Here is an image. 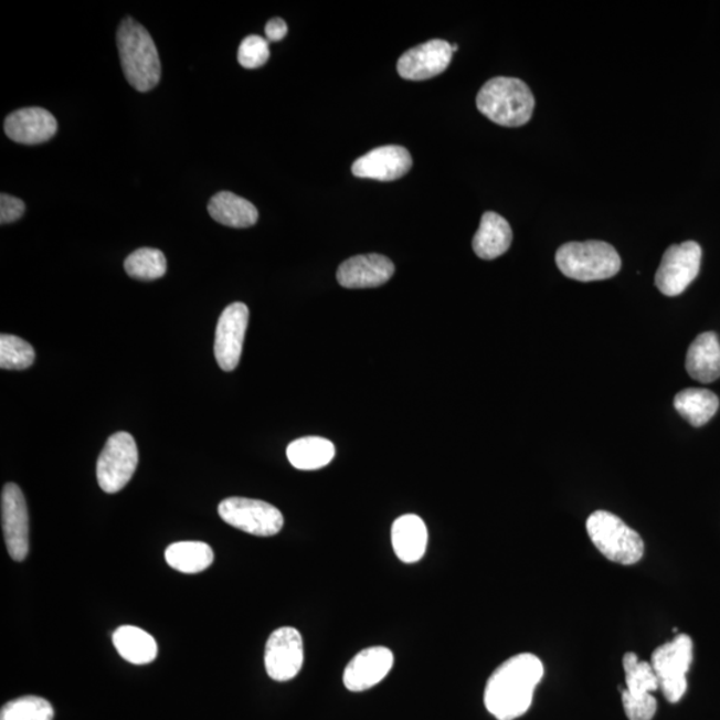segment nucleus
I'll list each match as a JSON object with an SVG mask.
<instances>
[{"instance_id":"f3484780","label":"nucleus","mask_w":720,"mask_h":720,"mask_svg":"<svg viewBox=\"0 0 720 720\" xmlns=\"http://www.w3.org/2000/svg\"><path fill=\"white\" fill-rule=\"evenodd\" d=\"M4 131L18 144L41 145L54 137L57 121L54 115L44 108H22L6 118Z\"/></svg>"},{"instance_id":"2eb2a0df","label":"nucleus","mask_w":720,"mask_h":720,"mask_svg":"<svg viewBox=\"0 0 720 720\" xmlns=\"http://www.w3.org/2000/svg\"><path fill=\"white\" fill-rule=\"evenodd\" d=\"M413 167V158L402 146H383L372 150L352 165V173L358 178L382 180L400 179Z\"/></svg>"},{"instance_id":"2f4dec72","label":"nucleus","mask_w":720,"mask_h":720,"mask_svg":"<svg viewBox=\"0 0 720 720\" xmlns=\"http://www.w3.org/2000/svg\"><path fill=\"white\" fill-rule=\"evenodd\" d=\"M25 211V204L21 199L2 194L0 197V222L8 224L21 220Z\"/></svg>"},{"instance_id":"9b49d317","label":"nucleus","mask_w":720,"mask_h":720,"mask_svg":"<svg viewBox=\"0 0 720 720\" xmlns=\"http://www.w3.org/2000/svg\"><path fill=\"white\" fill-rule=\"evenodd\" d=\"M248 318V307L236 301L224 308L218 321L214 352L223 371H234L241 362Z\"/></svg>"},{"instance_id":"393cba45","label":"nucleus","mask_w":720,"mask_h":720,"mask_svg":"<svg viewBox=\"0 0 720 720\" xmlns=\"http://www.w3.org/2000/svg\"><path fill=\"white\" fill-rule=\"evenodd\" d=\"M170 568L183 574H199L214 562V551L204 542L172 543L165 552Z\"/></svg>"},{"instance_id":"f257e3e1","label":"nucleus","mask_w":720,"mask_h":720,"mask_svg":"<svg viewBox=\"0 0 720 720\" xmlns=\"http://www.w3.org/2000/svg\"><path fill=\"white\" fill-rule=\"evenodd\" d=\"M543 675V664L533 654H519L507 659L487 680L486 709L498 720L525 716Z\"/></svg>"},{"instance_id":"a211bd4d","label":"nucleus","mask_w":720,"mask_h":720,"mask_svg":"<svg viewBox=\"0 0 720 720\" xmlns=\"http://www.w3.org/2000/svg\"><path fill=\"white\" fill-rule=\"evenodd\" d=\"M391 542L395 555L402 562L409 564L420 562L427 550V526L415 513L400 517L392 525Z\"/></svg>"},{"instance_id":"473e14b6","label":"nucleus","mask_w":720,"mask_h":720,"mask_svg":"<svg viewBox=\"0 0 720 720\" xmlns=\"http://www.w3.org/2000/svg\"><path fill=\"white\" fill-rule=\"evenodd\" d=\"M287 24L280 18H274L266 24V36L268 41L279 42L287 35Z\"/></svg>"},{"instance_id":"4468645a","label":"nucleus","mask_w":720,"mask_h":720,"mask_svg":"<svg viewBox=\"0 0 720 720\" xmlns=\"http://www.w3.org/2000/svg\"><path fill=\"white\" fill-rule=\"evenodd\" d=\"M453 46L434 40L410 49L398 61V74L407 81H426L440 75L453 60Z\"/></svg>"},{"instance_id":"bb28decb","label":"nucleus","mask_w":720,"mask_h":720,"mask_svg":"<svg viewBox=\"0 0 720 720\" xmlns=\"http://www.w3.org/2000/svg\"><path fill=\"white\" fill-rule=\"evenodd\" d=\"M125 268L134 279L156 280L165 276L167 261L162 251L145 247L134 251L131 255L127 256Z\"/></svg>"},{"instance_id":"20e7f679","label":"nucleus","mask_w":720,"mask_h":720,"mask_svg":"<svg viewBox=\"0 0 720 720\" xmlns=\"http://www.w3.org/2000/svg\"><path fill=\"white\" fill-rule=\"evenodd\" d=\"M555 261L564 276L580 282L613 278L622 267L618 251L602 241L565 243L558 248Z\"/></svg>"},{"instance_id":"c85d7f7f","label":"nucleus","mask_w":720,"mask_h":720,"mask_svg":"<svg viewBox=\"0 0 720 720\" xmlns=\"http://www.w3.org/2000/svg\"><path fill=\"white\" fill-rule=\"evenodd\" d=\"M35 362V350L25 340L2 333L0 337V368L3 370H25Z\"/></svg>"},{"instance_id":"6ab92c4d","label":"nucleus","mask_w":720,"mask_h":720,"mask_svg":"<svg viewBox=\"0 0 720 720\" xmlns=\"http://www.w3.org/2000/svg\"><path fill=\"white\" fill-rule=\"evenodd\" d=\"M686 370L700 383H712L720 378V342L716 332L700 333L686 357Z\"/></svg>"},{"instance_id":"ddd939ff","label":"nucleus","mask_w":720,"mask_h":720,"mask_svg":"<svg viewBox=\"0 0 720 720\" xmlns=\"http://www.w3.org/2000/svg\"><path fill=\"white\" fill-rule=\"evenodd\" d=\"M394 666V654L388 647L364 648L350 660L343 673L347 690L362 692L372 689L388 677Z\"/></svg>"},{"instance_id":"b1692460","label":"nucleus","mask_w":720,"mask_h":720,"mask_svg":"<svg viewBox=\"0 0 720 720\" xmlns=\"http://www.w3.org/2000/svg\"><path fill=\"white\" fill-rule=\"evenodd\" d=\"M674 407L693 427L709 423L719 409V398L706 389H686L674 398Z\"/></svg>"},{"instance_id":"0eeeda50","label":"nucleus","mask_w":720,"mask_h":720,"mask_svg":"<svg viewBox=\"0 0 720 720\" xmlns=\"http://www.w3.org/2000/svg\"><path fill=\"white\" fill-rule=\"evenodd\" d=\"M138 462L137 442L133 436L124 431L112 435L96 465V478L102 490L107 494L124 490L137 472Z\"/></svg>"},{"instance_id":"4be33fe9","label":"nucleus","mask_w":720,"mask_h":720,"mask_svg":"<svg viewBox=\"0 0 720 720\" xmlns=\"http://www.w3.org/2000/svg\"><path fill=\"white\" fill-rule=\"evenodd\" d=\"M113 642L120 657L133 665H149L158 657L157 640L139 627H119L113 635Z\"/></svg>"},{"instance_id":"cd10ccee","label":"nucleus","mask_w":720,"mask_h":720,"mask_svg":"<svg viewBox=\"0 0 720 720\" xmlns=\"http://www.w3.org/2000/svg\"><path fill=\"white\" fill-rule=\"evenodd\" d=\"M54 709L49 700L41 697H22L6 703L0 711V720H53Z\"/></svg>"},{"instance_id":"dca6fc26","label":"nucleus","mask_w":720,"mask_h":720,"mask_svg":"<svg viewBox=\"0 0 720 720\" xmlns=\"http://www.w3.org/2000/svg\"><path fill=\"white\" fill-rule=\"evenodd\" d=\"M394 273V263L388 256L358 255L339 266L337 279L346 288H372L388 283Z\"/></svg>"},{"instance_id":"9d476101","label":"nucleus","mask_w":720,"mask_h":720,"mask_svg":"<svg viewBox=\"0 0 720 720\" xmlns=\"http://www.w3.org/2000/svg\"><path fill=\"white\" fill-rule=\"evenodd\" d=\"M305 661L304 639L297 628L280 627L266 643L265 666L268 677L276 681L292 680Z\"/></svg>"},{"instance_id":"412c9836","label":"nucleus","mask_w":720,"mask_h":720,"mask_svg":"<svg viewBox=\"0 0 720 720\" xmlns=\"http://www.w3.org/2000/svg\"><path fill=\"white\" fill-rule=\"evenodd\" d=\"M208 209L212 220L223 226L247 229L258 222L260 214L255 205L233 192L222 191L212 197Z\"/></svg>"},{"instance_id":"7ed1b4c3","label":"nucleus","mask_w":720,"mask_h":720,"mask_svg":"<svg viewBox=\"0 0 720 720\" xmlns=\"http://www.w3.org/2000/svg\"><path fill=\"white\" fill-rule=\"evenodd\" d=\"M477 107L494 124L520 127L532 118L536 98L523 81L498 76L480 88Z\"/></svg>"},{"instance_id":"72a5a7b5","label":"nucleus","mask_w":720,"mask_h":720,"mask_svg":"<svg viewBox=\"0 0 720 720\" xmlns=\"http://www.w3.org/2000/svg\"><path fill=\"white\" fill-rule=\"evenodd\" d=\"M453 51H454V53H455V51H458V46H456V44H453Z\"/></svg>"},{"instance_id":"1a4fd4ad","label":"nucleus","mask_w":720,"mask_h":720,"mask_svg":"<svg viewBox=\"0 0 720 720\" xmlns=\"http://www.w3.org/2000/svg\"><path fill=\"white\" fill-rule=\"evenodd\" d=\"M700 262H702V247L697 242L674 244L667 248L661 258L655 275V285L666 297H678L696 280Z\"/></svg>"},{"instance_id":"a878e982","label":"nucleus","mask_w":720,"mask_h":720,"mask_svg":"<svg viewBox=\"0 0 720 720\" xmlns=\"http://www.w3.org/2000/svg\"><path fill=\"white\" fill-rule=\"evenodd\" d=\"M625 667L627 692L634 698H645L659 689V680L652 664L640 661L636 654L627 653L623 657Z\"/></svg>"},{"instance_id":"5701e85b","label":"nucleus","mask_w":720,"mask_h":720,"mask_svg":"<svg viewBox=\"0 0 720 720\" xmlns=\"http://www.w3.org/2000/svg\"><path fill=\"white\" fill-rule=\"evenodd\" d=\"M333 456H336V446L329 440L319 436L294 441L287 447L288 460L295 468L304 472L319 470L330 465Z\"/></svg>"},{"instance_id":"7c9ffc66","label":"nucleus","mask_w":720,"mask_h":720,"mask_svg":"<svg viewBox=\"0 0 720 720\" xmlns=\"http://www.w3.org/2000/svg\"><path fill=\"white\" fill-rule=\"evenodd\" d=\"M622 702L629 720H652L657 712V699L653 696L634 698L625 690L622 692Z\"/></svg>"},{"instance_id":"6e6552de","label":"nucleus","mask_w":720,"mask_h":720,"mask_svg":"<svg viewBox=\"0 0 720 720\" xmlns=\"http://www.w3.org/2000/svg\"><path fill=\"white\" fill-rule=\"evenodd\" d=\"M221 518L235 529L256 537H273L282 530L285 518L267 501L233 497L218 507Z\"/></svg>"},{"instance_id":"aec40b11","label":"nucleus","mask_w":720,"mask_h":720,"mask_svg":"<svg viewBox=\"0 0 720 720\" xmlns=\"http://www.w3.org/2000/svg\"><path fill=\"white\" fill-rule=\"evenodd\" d=\"M511 242L512 230L509 222L497 212H485L477 234L474 236V253L480 260H497L498 256L504 255L510 248Z\"/></svg>"},{"instance_id":"c756f323","label":"nucleus","mask_w":720,"mask_h":720,"mask_svg":"<svg viewBox=\"0 0 720 720\" xmlns=\"http://www.w3.org/2000/svg\"><path fill=\"white\" fill-rule=\"evenodd\" d=\"M269 57L268 41L258 35H250L237 50V62L247 70H255L266 64Z\"/></svg>"},{"instance_id":"423d86ee","label":"nucleus","mask_w":720,"mask_h":720,"mask_svg":"<svg viewBox=\"0 0 720 720\" xmlns=\"http://www.w3.org/2000/svg\"><path fill=\"white\" fill-rule=\"evenodd\" d=\"M692 639L680 634L653 654L652 666L659 680V689L670 703H677L687 690L686 675L692 664Z\"/></svg>"},{"instance_id":"f8f14e48","label":"nucleus","mask_w":720,"mask_h":720,"mask_svg":"<svg viewBox=\"0 0 720 720\" xmlns=\"http://www.w3.org/2000/svg\"><path fill=\"white\" fill-rule=\"evenodd\" d=\"M2 527L10 557L17 562L24 561L29 555V511L24 495L15 484L3 487Z\"/></svg>"},{"instance_id":"f03ea898","label":"nucleus","mask_w":720,"mask_h":720,"mask_svg":"<svg viewBox=\"0 0 720 720\" xmlns=\"http://www.w3.org/2000/svg\"><path fill=\"white\" fill-rule=\"evenodd\" d=\"M118 50L121 68L135 89L147 93L158 85L162 67L156 43L144 25L125 19L118 30Z\"/></svg>"},{"instance_id":"39448f33","label":"nucleus","mask_w":720,"mask_h":720,"mask_svg":"<svg viewBox=\"0 0 720 720\" xmlns=\"http://www.w3.org/2000/svg\"><path fill=\"white\" fill-rule=\"evenodd\" d=\"M591 542L611 562L623 565L639 562L645 554V543L639 533L608 511H595L587 519Z\"/></svg>"}]
</instances>
